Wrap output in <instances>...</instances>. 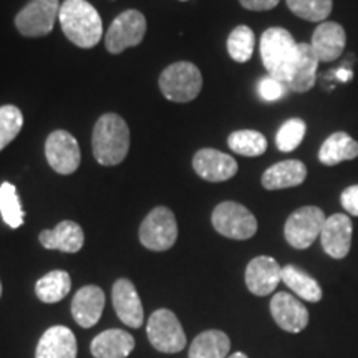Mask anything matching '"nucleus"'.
<instances>
[{
    "mask_svg": "<svg viewBox=\"0 0 358 358\" xmlns=\"http://www.w3.org/2000/svg\"><path fill=\"white\" fill-rule=\"evenodd\" d=\"M319 58L313 52L310 43H299L297 62H295L292 75L287 83V88L295 93H307L313 88L317 82V69H319Z\"/></svg>",
    "mask_w": 358,
    "mask_h": 358,
    "instance_id": "obj_21",
    "label": "nucleus"
},
{
    "mask_svg": "<svg viewBox=\"0 0 358 358\" xmlns=\"http://www.w3.org/2000/svg\"><path fill=\"white\" fill-rule=\"evenodd\" d=\"M77 338L69 327L55 325L40 337L35 358H77Z\"/></svg>",
    "mask_w": 358,
    "mask_h": 358,
    "instance_id": "obj_19",
    "label": "nucleus"
},
{
    "mask_svg": "<svg viewBox=\"0 0 358 358\" xmlns=\"http://www.w3.org/2000/svg\"><path fill=\"white\" fill-rule=\"evenodd\" d=\"M58 13H60L58 0H30L15 15V27L24 37H45L53 30Z\"/></svg>",
    "mask_w": 358,
    "mask_h": 358,
    "instance_id": "obj_9",
    "label": "nucleus"
},
{
    "mask_svg": "<svg viewBox=\"0 0 358 358\" xmlns=\"http://www.w3.org/2000/svg\"><path fill=\"white\" fill-rule=\"evenodd\" d=\"M231 340L221 330H206L189 347V358H227Z\"/></svg>",
    "mask_w": 358,
    "mask_h": 358,
    "instance_id": "obj_25",
    "label": "nucleus"
},
{
    "mask_svg": "<svg viewBox=\"0 0 358 358\" xmlns=\"http://www.w3.org/2000/svg\"><path fill=\"white\" fill-rule=\"evenodd\" d=\"M340 201H342L343 209L350 216H358V185L348 186L347 189H343Z\"/></svg>",
    "mask_w": 358,
    "mask_h": 358,
    "instance_id": "obj_35",
    "label": "nucleus"
},
{
    "mask_svg": "<svg viewBox=\"0 0 358 358\" xmlns=\"http://www.w3.org/2000/svg\"><path fill=\"white\" fill-rule=\"evenodd\" d=\"M111 297H113V307L118 319L131 329H140L145 320V310H143L141 299L133 282L128 279L116 280L111 290Z\"/></svg>",
    "mask_w": 358,
    "mask_h": 358,
    "instance_id": "obj_16",
    "label": "nucleus"
},
{
    "mask_svg": "<svg viewBox=\"0 0 358 358\" xmlns=\"http://www.w3.org/2000/svg\"><path fill=\"white\" fill-rule=\"evenodd\" d=\"M196 174L209 182H222L237 174V161L231 155L213 148H203L192 158Z\"/></svg>",
    "mask_w": 358,
    "mask_h": 358,
    "instance_id": "obj_12",
    "label": "nucleus"
},
{
    "mask_svg": "<svg viewBox=\"0 0 358 358\" xmlns=\"http://www.w3.org/2000/svg\"><path fill=\"white\" fill-rule=\"evenodd\" d=\"M352 232L353 224L347 214H334L327 217L320 232L322 248L332 259L347 257L352 248Z\"/></svg>",
    "mask_w": 358,
    "mask_h": 358,
    "instance_id": "obj_13",
    "label": "nucleus"
},
{
    "mask_svg": "<svg viewBox=\"0 0 358 358\" xmlns=\"http://www.w3.org/2000/svg\"><path fill=\"white\" fill-rule=\"evenodd\" d=\"M181 2H187V0H181Z\"/></svg>",
    "mask_w": 358,
    "mask_h": 358,
    "instance_id": "obj_40",
    "label": "nucleus"
},
{
    "mask_svg": "<svg viewBox=\"0 0 358 358\" xmlns=\"http://www.w3.org/2000/svg\"><path fill=\"white\" fill-rule=\"evenodd\" d=\"M58 22L65 37L80 48H93L101 40V17L87 0H65L60 6Z\"/></svg>",
    "mask_w": 358,
    "mask_h": 358,
    "instance_id": "obj_1",
    "label": "nucleus"
},
{
    "mask_svg": "<svg viewBox=\"0 0 358 358\" xmlns=\"http://www.w3.org/2000/svg\"><path fill=\"white\" fill-rule=\"evenodd\" d=\"M271 313L282 330L299 334L308 324V310L303 303L287 292H277L271 301Z\"/></svg>",
    "mask_w": 358,
    "mask_h": 358,
    "instance_id": "obj_15",
    "label": "nucleus"
},
{
    "mask_svg": "<svg viewBox=\"0 0 358 358\" xmlns=\"http://www.w3.org/2000/svg\"><path fill=\"white\" fill-rule=\"evenodd\" d=\"M93 156L103 166H116L129 151V128L116 113H105L98 118L92 134Z\"/></svg>",
    "mask_w": 358,
    "mask_h": 358,
    "instance_id": "obj_2",
    "label": "nucleus"
},
{
    "mask_svg": "<svg viewBox=\"0 0 358 358\" xmlns=\"http://www.w3.org/2000/svg\"><path fill=\"white\" fill-rule=\"evenodd\" d=\"M213 226L219 234L229 239L245 241L257 232V219L248 208L234 201H224L214 208Z\"/></svg>",
    "mask_w": 358,
    "mask_h": 358,
    "instance_id": "obj_5",
    "label": "nucleus"
},
{
    "mask_svg": "<svg viewBox=\"0 0 358 358\" xmlns=\"http://www.w3.org/2000/svg\"><path fill=\"white\" fill-rule=\"evenodd\" d=\"M163 96L174 103H189L203 90V75L191 62H176L161 71L158 80Z\"/></svg>",
    "mask_w": 358,
    "mask_h": 358,
    "instance_id": "obj_4",
    "label": "nucleus"
},
{
    "mask_svg": "<svg viewBox=\"0 0 358 358\" xmlns=\"http://www.w3.org/2000/svg\"><path fill=\"white\" fill-rule=\"evenodd\" d=\"M256 47V35L248 25H239L227 37V52L237 64H245L250 60Z\"/></svg>",
    "mask_w": 358,
    "mask_h": 358,
    "instance_id": "obj_30",
    "label": "nucleus"
},
{
    "mask_svg": "<svg viewBox=\"0 0 358 358\" xmlns=\"http://www.w3.org/2000/svg\"><path fill=\"white\" fill-rule=\"evenodd\" d=\"M282 280V267L275 259L259 256L252 259L245 268V285L254 295H271Z\"/></svg>",
    "mask_w": 358,
    "mask_h": 358,
    "instance_id": "obj_14",
    "label": "nucleus"
},
{
    "mask_svg": "<svg viewBox=\"0 0 358 358\" xmlns=\"http://www.w3.org/2000/svg\"><path fill=\"white\" fill-rule=\"evenodd\" d=\"M24 127V115L15 105L0 106V151L19 136Z\"/></svg>",
    "mask_w": 358,
    "mask_h": 358,
    "instance_id": "obj_32",
    "label": "nucleus"
},
{
    "mask_svg": "<svg viewBox=\"0 0 358 358\" xmlns=\"http://www.w3.org/2000/svg\"><path fill=\"white\" fill-rule=\"evenodd\" d=\"M227 358H248V355H244L243 352H237V353H234V355H231V357H227Z\"/></svg>",
    "mask_w": 358,
    "mask_h": 358,
    "instance_id": "obj_38",
    "label": "nucleus"
},
{
    "mask_svg": "<svg viewBox=\"0 0 358 358\" xmlns=\"http://www.w3.org/2000/svg\"><path fill=\"white\" fill-rule=\"evenodd\" d=\"M358 158V141L353 140L345 131L330 134L320 146L319 161L325 166H335L342 161Z\"/></svg>",
    "mask_w": 358,
    "mask_h": 358,
    "instance_id": "obj_24",
    "label": "nucleus"
},
{
    "mask_svg": "<svg viewBox=\"0 0 358 358\" xmlns=\"http://www.w3.org/2000/svg\"><path fill=\"white\" fill-rule=\"evenodd\" d=\"M307 178V168L299 159H285L267 168L262 174V186L268 191L301 186Z\"/></svg>",
    "mask_w": 358,
    "mask_h": 358,
    "instance_id": "obj_22",
    "label": "nucleus"
},
{
    "mask_svg": "<svg viewBox=\"0 0 358 358\" xmlns=\"http://www.w3.org/2000/svg\"><path fill=\"white\" fill-rule=\"evenodd\" d=\"M241 6L248 10H254V12H264V10H271L279 6L280 0H239Z\"/></svg>",
    "mask_w": 358,
    "mask_h": 358,
    "instance_id": "obj_36",
    "label": "nucleus"
},
{
    "mask_svg": "<svg viewBox=\"0 0 358 358\" xmlns=\"http://www.w3.org/2000/svg\"><path fill=\"white\" fill-rule=\"evenodd\" d=\"M0 297H2V282H0Z\"/></svg>",
    "mask_w": 358,
    "mask_h": 358,
    "instance_id": "obj_39",
    "label": "nucleus"
},
{
    "mask_svg": "<svg viewBox=\"0 0 358 358\" xmlns=\"http://www.w3.org/2000/svg\"><path fill=\"white\" fill-rule=\"evenodd\" d=\"M294 15L307 22H325L334 8V0H285Z\"/></svg>",
    "mask_w": 358,
    "mask_h": 358,
    "instance_id": "obj_31",
    "label": "nucleus"
},
{
    "mask_svg": "<svg viewBox=\"0 0 358 358\" xmlns=\"http://www.w3.org/2000/svg\"><path fill=\"white\" fill-rule=\"evenodd\" d=\"M71 289L70 274L65 271H52L40 277L35 284V294L43 303H57L69 295Z\"/></svg>",
    "mask_w": 358,
    "mask_h": 358,
    "instance_id": "obj_27",
    "label": "nucleus"
},
{
    "mask_svg": "<svg viewBox=\"0 0 358 358\" xmlns=\"http://www.w3.org/2000/svg\"><path fill=\"white\" fill-rule=\"evenodd\" d=\"M38 241L48 250L75 254L83 248L85 234L80 224L75 221H62L57 224L55 229L40 232Z\"/></svg>",
    "mask_w": 358,
    "mask_h": 358,
    "instance_id": "obj_20",
    "label": "nucleus"
},
{
    "mask_svg": "<svg viewBox=\"0 0 358 358\" xmlns=\"http://www.w3.org/2000/svg\"><path fill=\"white\" fill-rule=\"evenodd\" d=\"M90 350L95 358H127L134 350V338L127 330L110 329L93 338Z\"/></svg>",
    "mask_w": 358,
    "mask_h": 358,
    "instance_id": "obj_23",
    "label": "nucleus"
},
{
    "mask_svg": "<svg viewBox=\"0 0 358 358\" xmlns=\"http://www.w3.org/2000/svg\"><path fill=\"white\" fill-rule=\"evenodd\" d=\"M150 343L158 352L178 353L186 347V335L181 322L168 308H159L151 313L146 325Z\"/></svg>",
    "mask_w": 358,
    "mask_h": 358,
    "instance_id": "obj_8",
    "label": "nucleus"
},
{
    "mask_svg": "<svg viewBox=\"0 0 358 358\" xmlns=\"http://www.w3.org/2000/svg\"><path fill=\"white\" fill-rule=\"evenodd\" d=\"M337 78L340 80V82H348V80L352 78V71L347 69H340L337 71Z\"/></svg>",
    "mask_w": 358,
    "mask_h": 358,
    "instance_id": "obj_37",
    "label": "nucleus"
},
{
    "mask_svg": "<svg viewBox=\"0 0 358 358\" xmlns=\"http://www.w3.org/2000/svg\"><path fill=\"white\" fill-rule=\"evenodd\" d=\"M312 48L319 62H335L342 57L347 45V34L337 22H322L312 35Z\"/></svg>",
    "mask_w": 358,
    "mask_h": 358,
    "instance_id": "obj_17",
    "label": "nucleus"
},
{
    "mask_svg": "<svg viewBox=\"0 0 358 358\" xmlns=\"http://www.w3.org/2000/svg\"><path fill=\"white\" fill-rule=\"evenodd\" d=\"M0 214H2L3 222L12 229H19L24 224L25 213L22 209L17 187L8 181L0 185Z\"/></svg>",
    "mask_w": 358,
    "mask_h": 358,
    "instance_id": "obj_29",
    "label": "nucleus"
},
{
    "mask_svg": "<svg viewBox=\"0 0 358 358\" xmlns=\"http://www.w3.org/2000/svg\"><path fill=\"white\" fill-rule=\"evenodd\" d=\"M285 85L279 82V80L266 77L259 82V95H261L262 100L266 101H277L284 96L285 93Z\"/></svg>",
    "mask_w": 358,
    "mask_h": 358,
    "instance_id": "obj_34",
    "label": "nucleus"
},
{
    "mask_svg": "<svg viewBox=\"0 0 358 358\" xmlns=\"http://www.w3.org/2000/svg\"><path fill=\"white\" fill-rule=\"evenodd\" d=\"M299 43L292 34L282 27H271L261 37V58L268 77L287 87L294 65L297 62Z\"/></svg>",
    "mask_w": 358,
    "mask_h": 358,
    "instance_id": "obj_3",
    "label": "nucleus"
},
{
    "mask_svg": "<svg viewBox=\"0 0 358 358\" xmlns=\"http://www.w3.org/2000/svg\"><path fill=\"white\" fill-rule=\"evenodd\" d=\"M227 145L234 153L241 156H250V158L261 156L267 150L266 136L256 131V129H239V131L231 133L229 138H227Z\"/></svg>",
    "mask_w": 358,
    "mask_h": 358,
    "instance_id": "obj_28",
    "label": "nucleus"
},
{
    "mask_svg": "<svg viewBox=\"0 0 358 358\" xmlns=\"http://www.w3.org/2000/svg\"><path fill=\"white\" fill-rule=\"evenodd\" d=\"M178 239V222L171 209L158 206L140 226V243L155 252L171 249Z\"/></svg>",
    "mask_w": 358,
    "mask_h": 358,
    "instance_id": "obj_6",
    "label": "nucleus"
},
{
    "mask_svg": "<svg viewBox=\"0 0 358 358\" xmlns=\"http://www.w3.org/2000/svg\"><path fill=\"white\" fill-rule=\"evenodd\" d=\"M105 308V294L98 285H85L71 301V315L83 329H92L100 320Z\"/></svg>",
    "mask_w": 358,
    "mask_h": 358,
    "instance_id": "obj_18",
    "label": "nucleus"
},
{
    "mask_svg": "<svg viewBox=\"0 0 358 358\" xmlns=\"http://www.w3.org/2000/svg\"><path fill=\"white\" fill-rule=\"evenodd\" d=\"M307 124L301 118H290L279 128L275 134V145L282 153H290L301 145L306 136Z\"/></svg>",
    "mask_w": 358,
    "mask_h": 358,
    "instance_id": "obj_33",
    "label": "nucleus"
},
{
    "mask_svg": "<svg viewBox=\"0 0 358 358\" xmlns=\"http://www.w3.org/2000/svg\"><path fill=\"white\" fill-rule=\"evenodd\" d=\"M146 34V17L140 10H124L111 22L105 35L106 50L118 55L127 48L136 47Z\"/></svg>",
    "mask_w": 358,
    "mask_h": 358,
    "instance_id": "obj_10",
    "label": "nucleus"
},
{
    "mask_svg": "<svg viewBox=\"0 0 358 358\" xmlns=\"http://www.w3.org/2000/svg\"><path fill=\"white\" fill-rule=\"evenodd\" d=\"M282 282L303 301L313 303L322 301V289L319 282L308 275L307 272H303L302 268L292 266V264L282 267Z\"/></svg>",
    "mask_w": 358,
    "mask_h": 358,
    "instance_id": "obj_26",
    "label": "nucleus"
},
{
    "mask_svg": "<svg viewBox=\"0 0 358 358\" xmlns=\"http://www.w3.org/2000/svg\"><path fill=\"white\" fill-rule=\"evenodd\" d=\"M327 221L325 213L317 206H303L290 214L285 221V241L294 249H308L315 243Z\"/></svg>",
    "mask_w": 358,
    "mask_h": 358,
    "instance_id": "obj_7",
    "label": "nucleus"
},
{
    "mask_svg": "<svg viewBox=\"0 0 358 358\" xmlns=\"http://www.w3.org/2000/svg\"><path fill=\"white\" fill-rule=\"evenodd\" d=\"M45 158L58 174L75 173L82 161L77 138L65 129H55L45 141Z\"/></svg>",
    "mask_w": 358,
    "mask_h": 358,
    "instance_id": "obj_11",
    "label": "nucleus"
}]
</instances>
